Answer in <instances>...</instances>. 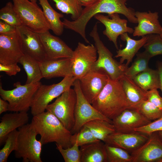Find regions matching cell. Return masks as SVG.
I'll list each match as a JSON object with an SVG mask.
<instances>
[{
    "label": "cell",
    "instance_id": "obj_1",
    "mask_svg": "<svg viewBox=\"0 0 162 162\" xmlns=\"http://www.w3.org/2000/svg\"><path fill=\"white\" fill-rule=\"evenodd\" d=\"M128 0H99L94 4L85 7L78 19L69 22L70 28L82 36L86 35V25L90 20L97 14L110 15L117 13L124 16L131 23H138L134 9L128 8L125 3Z\"/></svg>",
    "mask_w": 162,
    "mask_h": 162
},
{
    "label": "cell",
    "instance_id": "obj_2",
    "mask_svg": "<svg viewBox=\"0 0 162 162\" xmlns=\"http://www.w3.org/2000/svg\"><path fill=\"white\" fill-rule=\"evenodd\" d=\"M40 136L43 145L55 142L66 148L72 146L71 131L67 129L61 121L48 111L33 116L31 123Z\"/></svg>",
    "mask_w": 162,
    "mask_h": 162
},
{
    "label": "cell",
    "instance_id": "obj_3",
    "mask_svg": "<svg viewBox=\"0 0 162 162\" xmlns=\"http://www.w3.org/2000/svg\"><path fill=\"white\" fill-rule=\"evenodd\" d=\"M92 104L101 114L111 120L125 110L130 108L119 80H113L110 77Z\"/></svg>",
    "mask_w": 162,
    "mask_h": 162
},
{
    "label": "cell",
    "instance_id": "obj_4",
    "mask_svg": "<svg viewBox=\"0 0 162 162\" xmlns=\"http://www.w3.org/2000/svg\"><path fill=\"white\" fill-rule=\"evenodd\" d=\"M89 35L93 38L98 54V58L92 65L91 70L103 71L111 79L118 81L128 67L125 64H122L113 58L112 54L100 39L97 22Z\"/></svg>",
    "mask_w": 162,
    "mask_h": 162
},
{
    "label": "cell",
    "instance_id": "obj_5",
    "mask_svg": "<svg viewBox=\"0 0 162 162\" xmlns=\"http://www.w3.org/2000/svg\"><path fill=\"white\" fill-rule=\"evenodd\" d=\"M19 134L15 156L23 162H42L40 157L43 145L37 140L38 134L30 123L18 128Z\"/></svg>",
    "mask_w": 162,
    "mask_h": 162
},
{
    "label": "cell",
    "instance_id": "obj_6",
    "mask_svg": "<svg viewBox=\"0 0 162 162\" xmlns=\"http://www.w3.org/2000/svg\"><path fill=\"white\" fill-rule=\"evenodd\" d=\"M41 84L40 82L22 85L17 82L13 85L14 88L7 90L3 88L1 83L0 95L8 102V111L28 112L31 108L34 95Z\"/></svg>",
    "mask_w": 162,
    "mask_h": 162
},
{
    "label": "cell",
    "instance_id": "obj_7",
    "mask_svg": "<svg viewBox=\"0 0 162 162\" xmlns=\"http://www.w3.org/2000/svg\"><path fill=\"white\" fill-rule=\"evenodd\" d=\"M14 9L22 24L38 33L50 30L43 10L29 0H12Z\"/></svg>",
    "mask_w": 162,
    "mask_h": 162
},
{
    "label": "cell",
    "instance_id": "obj_8",
    "mask_svg": "<svg viewBox=\"0 0 162 162\" xmlns=\"http://www.w3.org/2000/svg\"><path fill=\"white\" fill-rule=\"evenodd\" d=\"M76 79L73 76L64 78L60 82L51 85H40L35 93L31 107L33 116L42 113L55 98L71 88Z\"/></svg>",
    "mask_w": 162,
    "mask_h": 162
},
{
    "label": "cell",
    "instance_id": "obj_9",
    "mask_svg": "<svg viewBox=\"0 0 162 162\" xmlns=\"http://www.w3.org/2000/svg\"><path fill=\"white\" fill-rule=\"evenodd\" d=\"M76 98L75 90L70 88L57 98L53 102L49 104L46 109L55 116L70 131L75 124Z\"/></svg>",
    "mask_w": 162,
    "mask_h": 162
},
{
    "label": "cell",
    "instance_id": "obj_10",
    "mask_svg": "<svg viewBox=\"0 0 162 162\" xmlns=\"http://www.w3.org/2000/svg\"><path fill=\"white\" fill-rule=\"evenodd\" d=\"M73 86L77 98L74 112L75 124L70 131L72 134L78 132L87 122L95 119L104 120L112 123V120L101 114L86 99L81 91L78 79L75 80Z\"/></svg>",
    "mask_w": 162,
    "mask_h": 162
},
{
    "label": "cell",
    "instance_id": "obj_11",
    "mask_svg": "<svg viewBox=\"0 0 162 162\" xmlns=\"http://www.w3.org/2000/svg\"><path fill=\"white\" fill-rule=\"evenodd\" d=\"M97 53L96 48L93 45L78 43L71 58L73 76L76 79L81 78L91 70L97 59Z\"/></svg>",
    "mask_w": 162,
    "mask_h": 162
},
{
    "label": "cell",
    "instance_id": "obj_12",
    "mask_svg": "<svg viewBox=\"0 0 162 162\" xmlns=\"http://www.w3.org/2000/svg\"><path fill=\"white\" fill-rule=\"evenodd\" d=\"M24 55L17 30L13 33L0 34V63L7 64L18 63Z\"/></svg>",
    "mask_w": 162,
    "mask_h": 162
},
{
    "label": "cell",
    "instance_id": "obj_13",
    "mask_svg": "<svg viewBox=\"0 0 162 162\" xmlns=\"http://www.w3.org/2000/svg\"><path fill=\"white\" fill-rule=\"evenodd\" d=\"M109 76L100 70H91L78 79L82 92L91 104L107 84Z\"/></svg>",
    "mask_w": 162,
    "mask_h": 162
},
{
    "label": "cell",
    "instance_id": "obj_14",
    "mask_svg": "<svg viewBox=\"0 0 162 162\" xmlns=\"http://www.w3.org/2000/svg\"><path fill=\"white\" fill-rule=\"evenodd\" d=\"M148 136L144 144L131 152L132 162H162V141L157 132Z\"/></svg>",
    "mask_w": 162,
    "mask_h": 162
},
{
    "label": "cell",
    "instance_id": "obj_15",
    "mask_svg": "<svg viewBox=\"0 0 162 162\" xmlns=\"http://www.w3.org/2000/svg\"><path fill=\"white\" fill-rule=\"evenodd\" d=\"M24 54L39 62L46 59L39 33L22 25L16 27Z\"/></svg>",
    "mask_w": 162,
    "mask_h": 162
},
{
    "label": "cell",
    "instance_id": "obj_16",
    "mask_svg": "<svg viewBox=\"0 0 162 162\" xmlns=\"http://www.w3.org/2000/svg\"><path fill=\"white\" fill-rule=\"evenodd\" d=\"M94 18L103 24L105 29L103 34L114 44L118 50L117 39L118 36L125 33H133L134 29L127 26V20L121 19L118 14L115 13L108 16L100 14L94 16Z\"/></svg>",
    "mask_w": 162,
    "mask_h": 162
},
{
    "label": "cell",
    "instance_id": "obj_17",
    "mask_svg": "<svg viewBox=\"0 0 162 162\" xmlns=\"http://www.w3.org/2000/svg\"><path fill=\"white\" fill-rule=\"evenodd\" d=\"M151 122L145 117L138 109H127L112 120L116 132L130 133L135 132L136 128Z\"/></svg>",
    "mask_w": 162,
    "mask_h": 162
},
{
    "label": "cell",
    "instance_id": "obj_18",
    "mask_svg": "<svg viewBox=\"0 0 162 162\" xmlns=\"http://www.w3.org/2000/svg\"><path fill=\"white\" fill-rule=\"evenodd\" d=\"M47 59L72 58L74 50L62 40L47 31L39 33Z\"/></svg>",
    "mask_w": 162,
    "mask_h": 162
},
{
    "label": "cell",
    "instance_id": "obj_19",
    "mask_svg": "<svg viewBox=\"0 0 162 162\" xmlns=\"http://www.w3.org/2000/svg\"><path fill=\"white\" fill-rule=\"evenodd\" d=\"M148 137V135L137 132L130 133L115 132L109 135L104 142L131 152L144 144Z\"/></svg>",
    "mask_w": 162,
    "mask_h": 162
},
{
    "label": "cell",
    "instance_id": "obj_20",
    "mask_svg": "<svg viewBox=\"0 0 162 162\" xmlns=\"http://www.w3.org/2000/svg\"><path fill=\"white\" fill-rule=\"evenodd\" d=\"M39 63L43 78L50 79L73 76L71 58L46 59Z\"/></svg>",
    "mask_w": 162,
    "mask_h": 162
},
{
    "label": "cell",
    "instance_id": "obj_21",
    "mask_svg": "<svg viewBox=\"0 0 162 162\" xmlns=\"http://www.w3.org/2000/svg\"><path fill=\"white\" fill-rule=\"evenodd\" d=\"M135 16L138 24L135 27L134 36H143L151 34H158L162 29L157 12H135Z\"/></svg>",
    "mask_w": 162,
    "mask_h": 162
},
{
    "label": "cell",
    "instance_id": "obj_22",
    "mask_svg": "<svg viewBox=\"0 0 162 162\" xmlns=\"http://www.w3.org/2000/svg\"><path fill=\"white\" fill-rule=\"evenodd\" d=\"M29 118L27 112H15L4 115L0 123V145L4 142L9 133L28 123Z\"/></svg>",
    "mask_w": 162,
    "mask_h": 162
},
{
    "label": "cell",
    "instance_id": "obj_23",
    "mask_svg": "<svg viewBox=\"0 0 162 162\" xmlns=\"http://www.w3.org/2000/svg\"><path fill=\"white\" fill-rule=\"evenodd\" d=\"M130 108L138 109L141 103L147 100L146 92L132 78L124 74L119 78Z\"/></svg>",
    "mask_w": 162,
    "mask_h": 162
},
{
    "label": "cell",
    "instance_id": "obj_24",
    "mask_svg": "<svg viewBox=\"0 0 162 162\" xmlns=\"http://www.w3.org/2000/svg\"><path fill=\"white\" fill-rule=\"evenodd\" d=\"M80 162H108L105 143L98 140L80 147Z\"/></svg>",
    "mask_w": 162,
    "mask_h": 162
},
{
    "label": "cell",
    "instance_id": "obj_25",
    "mask_svg": "<svg viewBox=\"0 0 162 162\" xmlns=\"http://www.w3.org/2000/svg\"><path fill=\"white\" fill-rule=\"evenodd\" d=\"M120 37L122 40L126 42V46L124 48L117 51V54L115 57H120L119 62L122 64L126 60L125 64L128 67L134 56L146 42L148 36L147 35H145L139 40H135L131 38L127 33H125L120 35Z\"/></svg>",
    "mask_w": 162,
    "mask_h": 162
},
{
    "label": "cell",
    "instance_id": "obj_26",
    "mask_svg": "<svg viewBox=\"0 0 162 162\" xmlns=\"http://www.w3.org/2000/svg\"><path fill=\"white\" fill-rule=\"evenodd\" d=\"M41 6L44 16L50 27V30L57 35L62 34L64 26L60 20L64 15L54 10L49 3L48 0H38Z\"/></svg>",
    "mask_w": 162,
    "mask_h": 162
},
{
    "label": "cell",
    "instance_id": "obj_27",
    "mask_svg": "<svg viewBox=\"0 0 162 162\" xmlns=\"http://www.w3.org/2000/svg\"><path fill=\"white\" fill-rule=\"evenodd\" d=\"M132 79L145 91L160 88V77L158 70L149 68L137 74Z\"/></svg>",
    "mask_w": 162,
    "mask_h": 162
},
{
    "label": "cell",
    "instance_id": "obj_28",
    "mask_svg": "<svg viewBox=\"0 0 162 162\" xmlns=\"http://www.w3.org/2000/svg\"><path fill=\"white\" fill-rule=\"evenodd\" d=\"M18 63L22 65L26 74V84L39 82L43 78L38 61L24 54Z\"/></svg>",
    "mask_w": 162,
    "mask_h": 162
},
{
    "label": "cell",
    "instance_id": "obj_29",
    "mask_svg": "<svg viewBox=\"0 0 162 162\" xmlns=\"http://www.w3.org/2000/svg\"><path fill=\"white\" fill-rule=\"evenodd\" d=\"M84 126L90 130L97 139L104 142L109 135L116 132L114 126L112 123L103 119L92 120Z\"/></svg>",
    "mask_w": 162,
    "mask_h": 162
},
{
    "label": "cell",
    "instance_id": "obj_30",
    "mask_svg": "<svg viewBox=\"0 0 162 162\" xmlns=\"http://www.w3.org/2000/svg\"><path fill=\"white\" fill-rule=\"evenodd\" d=\"M55 3L56 8L62 13L71 15L74 21L79 18L83 8L78 0H50Z\"/></svg>",
    "mask_w": 162,
    "mask_h": 162
},
{
    "label": "cell",
    "instance_id": "obj_31",
    "mask_svg": "<svg viewBox=\"0 0 162 162\" xmlns=\"http://www.w3.org/2000/svg\"><path fill=\"white\" fill-rule=\"evenodd\" d=\"M136 56L131 66L127 68L124 73V75L132 78L149 68L148 62L151 58L146 52L138 53Z\"/></svg>",
    "mask_w": 162,
    "mask_h": 162
},
{
    "label": "cell",
    "instance_id": "obj_32",
    "mask_svg": "<svg viewBox=\"0 0 162 162\" xmlns=\"http://www.w3.org/2000/svg\"><path fill=\"white\" fill-rule=\"evenodd\" d=\"M108 162H132V157L128 152L105 143Z\"/></svg>",
    "mask_w": 162,
    "mask_h": 162
},
{
    "label": "cell",
    "instance_id": "obj_33",
    "mask_svg": "<svg viewBox=\"0 0 162 162\" xmlns=\"http://www.w3.org/2000/svg\"><path fill=\"white\" fill-rule=\"evenodd\" d=\"M19 131L15 129L9 133L5 141V144L0 150V162H7L8 158L17 148Z\"/></svg>",
    "mask_w": 162,
    "mask_h": 162
},
{
    "label": "cell",
    "instance_id": "obj_34",
    "mask_svg": "<svg viewBox=\"0 0 162 162\" xmlns=\"http://www.w3.org/2000/svg\"><path fill=\"white\" fill-rule=\"evenodd\" d=\"M0 20L17 27L22 25V22L14 9L13 3H7L0 10Z\"/></svg>",
    "mask_w": 162,
    "mask_h": 162
},
{
    "label": "cell",
    "instance_id": "obj_35",
    "mask_svg": "<svg viewBox=\"0 0 162 162\" xmlns=\"http://www.w3.org/2000/svg\"><path fill=\"white\" fill-rule=\"evenodd\" d=\"M148 38L143 46L151 58L155 56L162 55V39L158 34L147 35Z\"/></svg>",
    "mask_w": 162,
    "mask_h": 162
},
{
    "label": "cell",
    "instance_id": "obj_36",
    "mask_svg": "<svg viewBox=\"0 0 162 162\" xmlns=\"http://www.w3.org/2000/svg\"><path fill=\"white\" fill-rule=\"evenodd\" d=\"M98 140L90 130L83 126L77 132L72 134L70 139L71 146L76 142L79 147Z\"/></svg>",
    "mask_w": 162,
    "mask_h": 162
},
{
    "label": "cell",
    "instance_id": "obj_37",
    "mask_svg": "<svg viewBox=\"0 0 162 162\" xmlns=\"http://www.w3.org/2000/svg\"><path fill=\"white\" fill-rule=\"evenodd\" d=\"M138 109L145 117L151 121L162 116V110L147 100L141 103Z\"/></svg>",
    "mask_w": 162,
    "mask_h": 162
},
{
    "label": "cell",
    "instance_id": "obj_38",
    "mask_svg": "<svg viewBox=\"0 0 162 162\" xmlns=\"http://www.w3.org/2000/svg\"><path fill=\"white\" fill-rule=\"evenodd\" d=\"M56 144V149L61 153L65 162H80V149L76 142L66 148Z\"/></svg>",
    "mask_w": 162,
    "mask_h": 162
},
{
    "label": "cell",
    "instance_id": "obj_39",
    "mask_svg": "<svg viewBox=\"0 0 162 162\" xmlns=\"http://www.w3.org/2000/svg\"><path fill=\"white\" fill-rule=\"evenodd\" d=\"M134 131L147 135L162 131V116L146 125L135 129Z\"/></svg>",
    "mask_w": 162,
    "mask_h": 162
},
{
    "label": "cell",
    "instance_id": "obj_40",
    "mask_svg": "<svg viewBox=\"0 0 162 162\" xmlns=\"http://www.w3.org/2000/svg\"><path fill=\"white\" fill-rule=\"evenodd\" d=\"M157 89L154 88L146 91V99L162 110V97L160 96Z\"/></svg>",
    "mask_w": 162,
    "mask_h": 162
},
{
    "label": "cell",
    "instance_id": "obj_41",
    "mask_svg": "<svg viewBox=\"0 0 162 162\" xmlns=\"http://www.w3.org/2000/svg\"><path fill=\"white\" fill-rule=\"evenodd\" d=\"M21 70L17 63L7 64L0 63V71L5 72L9 76L16 75Z\"/></svg>",
    "mask_w": 162,
    "mask_h": 162
},
{
    "label": "cell",
    "instance_id": "obj_42",
    "mask_svg": "<svg viewBox=\"0 0 162 162\" xmlns=\"http://www.w3.org/2000/svg\"><path fill=\"white\" fill-rule=\"evenodd\" d=\"M16 31V27L0 20V34L12 33Z\"/></svg>",
    "mask_w": 162,
    "mask_h": 162
},
{
    "label": "cell",
    "instance_id": "obj_43",
    "mask_svg": "<svg viewBox=\"0 0 162 162\" xmlns=\"http://www.w3.org/2000/svg\"><path fill=\"white\" fill-rule=\"evenodd\" d=\"M9 103L8 102L0 98V114L3 112H5L8 110Z\"/></svg>",
    "mask_w": 162,
    "mask_h": 162
},
{
    "label": "cell",
    "instance_id": "obj_44",
    "mask_svg": "<svg viewBox=\"0 0 162 162\" xmlns=\"http://www.w3.org/2000/svg\"><path fill=\"white\" fill-rule=\"evenodd\" d=\"M99 0H78L79 2L82 6L85 7L90 6L95 3Z\"/></svg>",
    "mask_w": 162,
    "mask_h": 162
},
{
    "label": "cell",
    "instance_id": "obj_45",
    "mask_svg": "<svg viewBox=\"0 0 162 162\" xmlns=\"http://www.w3.org/2000/svg\"><path fill=\"white\" fill-rule=\"evenodd\" d=\"M158 70V71L160 81V89L162 92V62H159L157 64Z\"/></svg>",
    "mask_w": 162,
    "mask_h": 162
},
{
    "label": "cell",
    "instance_id": "obj_46",
    "mask_svg": "<svg viewBox=\"0 0 162 162\" xmlns=\"http://www.w3.org/2000/svg\"><path fill=\"white\" fill-rule=\"evenodd\" d=\"M158 135L162 141V131H160L157 132Z\"/></svg>",
    "mask_w": 162,
    "mask_h": 162
},
{
    "label": "cell",
    "instance_id": "obj_47",
    "mask_svg": "<svg viewBox=\"0 0 162 162\" xmlns=\"http://www.w3.org/2000/svg\"><path fill=\"white\" fill-rule=\"evenodd\" d=\"M159 35H160V37L162 39V29L161 30L160 33L159 34Z\"/></svg>",
    "mask_w": 162,
    "mask_h": 162
},
{
    "label": "cell",
    "instance_id": "obj_48",
    "mask_svg": "<svg viewBox=\"0 0 162 162\" xmlns=\"http://www.w3.org/2000/svg\"><path fill=\"white\" fill-rule=\"evenodd\" d=\"M30 1L34 3H36L37 0H29Z\"/></svg>",
    "mask_w": 162,
    "mask_h": 162
}]
</instances>
